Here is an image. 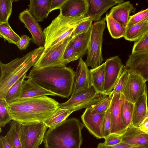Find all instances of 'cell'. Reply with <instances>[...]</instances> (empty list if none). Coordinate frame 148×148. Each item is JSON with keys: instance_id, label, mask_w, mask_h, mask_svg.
<instances>
[{"instance_id": "1", "label": "cell", "mask_w": 148, "mask_h": 148, "mask_svg": "<svg viewBox=\"0 0 148 148\" xmlns=\"http://www.w3.org/2000/svg\"><path fill=\"white\" fill-rule=\"evenodd\" d=\"M59 103L47 96L19 99L8 106L13 120L21 124L44 122L58 108Z\"/></svg>"}, {"instance_id": "2", "label": "cell", "mask_w": 148, "mask_h": 148, "mask_svg": "<svg viewBox=\"0 0 148 148\" xmlns=\"http://www.w3.org/2000/svg\"><path fill=\"white\" fill-rule=\"evenodd\" d=\"M75 73L66 66L33 67L26 77L56 95L69 98L72 94Z\"/></svg>"}, {"instance_id": "3", "label": "cell", "mask_w": 148, "mask_h": 148, "mask_svg": "<svg viewBox=\"0 0 148 148\" xmlns=\"http://www.w3.org/2000/svg\"><path fill=\"white\" fill-rule=\"evenodd\" d=\"M84 126L78 119L72 118L49 128L43 142L45 148H81Z\"/></svg>"}, {"instance_id": "4", "label": "cell", "mask_w": 148, "mask_h": 148, "mask_svg": "<svg viewBox=\"0 0 148 148\" xmlns=\"http://www.w3.org/2000/svg\"><path fill=\"white\" fill-rule=\"evenodd\" d=\"M44 47L36 48L21 57L7 63L0 62V98L5 99L10 87L33 66L44 50Z\"/></svg>"}, {"instance_id": "5", "label": "cell", "mask_w": 148, "mask_h": 148, "mask_svg": "<svg viewBox=\"0 0 148 148\" xmlns=\"http://www.w3.org/2000/svg\"><path fill=\"white\" fill-rule=\"evenodd\" d=\"M90 19L87 14L79 16L67 17L61 13L43 30L47 49L71 36L75 27L79 24Z\"/></svg>"}, {"instance_id": "6", "label": "cell", "mask_w": 148, "mask_h": 148, "mask_svg": "<svg viewBox=\"0 0 148 148\" xmlns=\"http://www.w3.org/2000/svg\"><path fill=\"white\" fill-rule=\"evenodd\" d=\"M106 17L95 22L92 25L87 56L85 62L88 66L94 69L103 61L102 53L103 34L106 27Z\"/></svg>"}, {"instance_id": "7", "label": "cell", "mask_w": 148, "mask_h": 148, "mask_svg": "<svg viewBox=\"0 0 148 148\" xmlns=\"http://www.w3.org/2000/svg\"><path fill=\"white\" fill-rule=\"evenodd\" d=\"M71 39L69 37L64 40L47 49H45L40 57L33 65L36 68L51 66H66L63 59L66 48Z\"/></svg>"}, {"instance_id": "8", "label": "cell", "mask_w": 148, "mask_h": 148, "mask_svg": "<svg viewBox=\"0 0 148 148\" xmlns=\"http://www.w3.org/2000/svg\"><path fill=\"white\" fill-rule=\"evenodd\" d=\"M48 127L44 122L22 124L20 139L22 148H38L43 142Z\"/></svg>"}, {"instance_id": "9", "label": "cell", "mask_w": 148, "mask_h": 148, "mask_svg": "<svg viewBox=\"0 0 148 148\" xmlns=\"http://www.w3.org/2000/svg\"><path fill=\"white\" fill-rule=\"evenodd\" d=\"M105 63L104 92L105 94L109 96L121 76L124 66L117 56L109 58L106 60Z\"/></svg>"}, {"instance_id": "10", "label": "cell", "mask_w": 148, "mask_h": 148, "mask_svg": "<svg viewBox=\"0 0 148 148\" xmlns=\"http://www.w3.org/2000/svg\"><path fill=\"white\" fill-rule=\"evenodd\" d=\"M128 71V78L122 94L125 100L134 104L140 97L147 92L146 85L139 75Z\"/></svg>"}, {"instance_id": "11", "label": "cell", "mask_w": 148, "mask_h": 148, "mask_svg": "<svg viewBox=\"0 0 148 148\" xmlns=\"http://www.w3.org/2000/svg\"><path fill=\"white\" fill-rule=\"evenodd\" d=\"M18 18L31 33L32 41L38 47H44L45 38L43 31L28 9H26L19 13Z\"/></svg>"}, {"instance_id": "12", "label": "cell", "mask_w": 148, "mask_h": 148, "mask_svg": "<svg viewBox=\"0 0 148 148\" xmlns=\"http://www.w3.org/2000/svg\"><path fill=\"white\" fill-rule=\"evenodd\" d=\"M124 100L122 93L115 95L112 99L110 108L111 120L110 134L122 135L127 128L123 123L121 112V105Z\"/></svg>"}, {"instance_id": "13", "label": "cell", "mask_w": 148, "mask_h": 148, "mask_svg": "<svg viewBox=\"0 0 148 148\" xmlns=\"http://www.w3.org/2000/svg\"><path fill=\"white\" fill-rule=\"evenodd\" d=\"M106 112L93 114L88 107L86 108L81 116L84 126L91 134L97 138H103L102 125Z\"/></svg>"}, {"instance_id": "14", "label": "cell", "mask_w": 148, "mask_h": 148, "mask_svg": "<svg viewBox=\"0 0 148 148\" xmlns=\"http://www.w3.org/2000/svg\"><path fill=\"white\" fill-rule=\"evenodd\" d=\"M82 58L79 59L75 73L74 80L71 95L87 88L92 85L90 70Z\"/></svg>"}, {"instance_id": "15", "label": "cell", "mask_w": 148, "mask_h": 148, "mask_svg": "<svg viewBox=\"0 0 148 148\" xmlns=\"http://www.w3.org/2000/svg\"><path fill=\"white\" fill-rule=\"evenodd\" d=\"M121 142L132 146L148 148V133L141 130L139 127L131 126L122 135Z\"/></svg>"}, {"instance_id": "16", "label": "cell", "mask_w": 148, "mask_h": 148, "mask_svg": "<svg viewBox=\"0 0 148 148\" xmlns=\"http://www.w3.org/2000/svg\"><path fill=\"white\" fill-rule=\"evenodd\" d=\"M87 16L92 21H98L103 14L111 7L123 2V0H87Z\"/></svg>"}, {"instance_id": "17", "label": "cell", "mask_w": 148, "mask_h": 148, "mask_svg": "<svg viewBox=\"0 0 148 148\" xmlns=\"http://www.w3.org/2000/svg\"><path fill=\"white\" fill-rule=\"evenodd\" d=\"M102 94L99 93L92 85L86 89L81 90L71 95L66 102L59 103L58 107L63 109H68L92 100Z\"/></svg>"}, {"instance_id": "18", "label": "cell", "mask_w": 148, "mask_h": 148, "mask_svg": "<svg viewBox=\"0 0 148 148\" xmlns=\"http://www.w3.org/2000/svg\"><path fill=\"white\" fill-rule=\"evenodd\" d=\"M88 9L87 0H67L60 10L64 16L75 17L87 14Z\"/></svg>"}, {"instance_id": "19", "label": "cell", "mask_w": 148, "mask_h": 148, "mask_svg": "<svg viewBox=\"0 0 148 148\" xmlns=\"http://www.w3.org/2000/svg\"><path fill=\"white\" fill-rule=\"evenodd\" d=\"M56 96L53 93L47 90L28 79L24 80L21 88L19 99L47 95Z\"/></svg>"}, {"instance_id": "20", "label": "cell", "mask_w": 148, "mask_h": 148, "mask_svg": "<svg viewBox=\"0 0 148 148\" xmlns=\"http://www.w3.org/2000/svg\"><path fill=\"white\" fill-rule=\"evenodd\" d=\"M147 92L140 97L134 104L131 125L139 127L148 116Z\"/></svg>"}, {"instance_id": "21", "label": "cell", "mask_w": 148, "mask_h": 148, "mask_svg": "<svg viewBox=\"0 0 148 148\" xmlns=\"http://www.w3.org/2000/svg\"><path fill=\"white\" fill-rule=\"evenodd\" d=\"M133 8V5L130 1H126L112 8L109 15L126 29L130 15Z\"/></svg>"}, {"instance_id": "22", "label": "cell", "mask_w": 148, "mask_h": 148, "mask_svg": "<svg viewBox=\"0 0 148 148\" xmlns=\"http://www.w3.org/2000/svg\"><path fill=\"white\" fill-rule=\"evenodd\" d=\"M51 0H30L28 10L38 22L46 18L49 13Z\"/></svg>"}, {"instance_id": "23", "label": "cell", "mask_w": 148, "mask_h": 148, "mask_svg": "<svg viewBox=\"0 0 148 148\" xmlns=\"http://www.w3.org/2000/svg\"><path fill=\"white\" fill-rule=\"evenodd\" d=\"M148 65V50L132 52L126 63V69L135 72Z\"/></svg>"}, {"instance_id": "24", "label": "cell", "mask_w": 148, "mask_h": 148, "mask_svg": "<svg viewBox=\"0 0 148 148\" xmlns=\"http://www.w3.org/2000/svg\"><path fill=\"white\" fill-rule=\"evenodd\" d=\"M148 33V18L127 28L123 36L130 41H135Z\"/></svg>"}, {"instance_id": "25", "label": "cell", "mask_w": 148, "mask_h": 148, "mask_svg": "<svg viewBox=\"0 0 148 148\" xmlns=\"http://www.w3.org/2000/svg\"><path fill=\"white\" fill-rule=\"evenodd\" d=\"M105 66L104 62L97 67L90 70L92 85L99 93L103 94H105L104 92Z\"/></svg>"}, {"instance_id": "26", "label": "cell", "mask_w": 148, "mask_h": 148, "mask_svg": "<svg viewBox=\"0 0 148 148\" xmlns=\"http://www.w3.org/2000/svg\"><path fill=\"white\" fill-rule=\"evenodd\" d=\"M21 124L13 120L10 124L9 130L3 136L5 140L12 148H22L20 134Z\"/></svg>"}, {"instance_id": "27", "label": "cell", "mask_w": 148, "mask_h": 148, "mask_svg": "<svg viewBox=\"0 0 148 148\" xmlns=\"http://www.w3.org/2000/svg\"><path fill=\"white\" fill-rule=\"evenodd\" d=\"M90 31L91 28L88 31L71 38L74 49L79 58L87 52Z\"/></svg>"}, {"instance_id": "28", "label": "cell", "mask_w": 148, "mask_h": 148, "mask_svg": "<svg viewBox=\"0 0 148 148\" xmlns=\"http://www.w3.org/2000/svg\"><path fill=\"white\" fill-rule=\"evenodd\" d=\"M106 18L107 27L112 37L115 39L123 37L126 28L113 19L109 14H106Z\"/></svg>"}, {"instance_id": "29", "label": "cell", "mask_w": 148, "mask_h": 148, "mask_svg": "<svg viewBox=\"0 0 148 148\" xmlns=\"http://www.w3.org/2000/svg\"><path fill=\"white\" fill-rule=\"evenodd\" d=\"M26 73L17 80L10 88L5 99L8 104L19 99L23 82L26 78Z\"/></svg>"}, {"instance_id": "30", "label": "cell", "mask_w": 148, "mask_h": 148, "mask_svg": "<svg viewBox=\"0 0 148 148\" xmlns=\"http://www.w3.org/2000/svg\"><path fill=\"white\" fill-rule=\"evenodd\" d=\"M0 37L8 42L15 45L19 41L20 37L12 29L9 24H0Z\"/></svg>"}, {"instance_id": "31", "label": "cell", "mask_w": 148, "mask_h": 148, "mask_svg": "<svg viewBox=\"0 0 148 148\" xmlns=\"http://www.w3.org/2000/svg\"><path fill=\"white\" fill-rule=\"evenodd\" d=\"M134 104L125 100L121 103L120 109L122 121L127 127L131 125Z\"/></svg>"}, {"instance_id": "32", "label": "cell", "mask_w": 148, "mask_h": 148, "mask_svg": "<svg viewBox=\"0 0 148 148\" xmlns=\"http://www.w3.org/2000/svg\"><path fill=\"white\" fill-rule=\"evenodd\" d=\"M14 0H0V24H9L8 19L12 14Z\"/></svg>"}, {"instance_id": "33", "label": "cell", "mask_w": 148, "mask_h": 148, "mask_svg": "<svg viewBox=\"0 0 148 148\" xmlns=\"http://www.w3.org/2000/svg\"><path fill=\"white\" fill-rule=\"evenodd\" d=\"M128 74L129 71L124 66L121 76L113 90L108 96L111 100L115 95L119 93L122 94L128 78Z\"/></svg>"}, {"instance_id": "34", "label": "cell", "mask_w": 148, "mask_h": 148, "mask_svg": "<svg viewBox=\"0 0 148 148\" xmlns=\"http://www.w3.org/2000/svg\"><path fill=\"white\" fill-rule=\"evenodd\" d=\"M111 100L106 95L101 100L89 107L91 112L96 114L106 112L110 107Z\"/></svg>"}, {"instance_id": "35", "label": "cell", "mask_w": 148, "mask_h": 148, "mask_svg": "<svg viewBox=\"0 0 148 148\" xmlns=\"http://www.w3.org/2000/svg\"><path fill=\"white\" fill-rule=\"evenodd\" d=\"M8 104L3 98H0V126L4 127L11 120L8 108Z\"/></svg>"}, {"instance_id": "36", "label": "cell", "mask_w": 148, "mask_h": 148, "mask_svg": "<svg viewBox=\"0 0 148 148\" xmlns=\"http://www.w3.org/2000/svg\"><path fill=\"white\" fill-rule=\"evenodd\" d=\"M79 59L74 49L71 38V39L66 46L64 52V61L67 65L71 62Z\"/></svg>"}, {"instance_id": "37", "label": "cell", "mask_w": 148, "mask_h": 148, "mask_svg": "<svg viewBox=\"0 0 148 148\" xmlns=\"http://www.w3.org/2000/svg\"><path fill=\"white\" fill-rule=\"evenodd\" d=\"M148 18V8L130 16L126 29L130 26Z\"/></svg>"}, {"instance_id": "38", "label": "cell", "mask_w": 148, "mask_h": 148, "mask_svg": "<svg viewBox=\"0 0 148 148\" xmlns=\"http://www.w3.org/2000/svg\"><path fill=\"white\" fill-rule=\"evenodd\" d=\"M147 50H148V33L135 42L132 52Z\"/></svg>"}, {"instance_id": "39", "label": "cell", "mask_w": 148, "mask_h": 148, "mask_svg": "<svg viewBox=\"0 0 148 148\" xmlns=\"http://www.w3.org/2000/svg\"><path fill=\"white\" fill-rule=\"evenodd\" d=\"M92 21L90 19L83 22L78 25L75 28L71 36L72 38L76 36L86 32L91 28Z\"/></svg>"}, {"instance_id": "40", "label": "cell", "mask_w": 148, "mask_h": 148, "mask_svg": "<svg viewBox=\"0 0 148 148\" xmlns=\"http://www.w3.org/2000/svg\"><path fill=\"white\" fill-rule=\"evenodd\" d=\"M110 108L106 112L103 124L102 130L104 138L110 134L111 120Z\"/></svg>"}, {"instance_id": "41", "label": "cell", "mask_w": 148, "mask_h": 148, "mask_svg": "<svg viewBox=\"0 0 148 148\" xmlns=\"http://www.w3.org/2000/svg\"><path fill=\"white\" fill-rule=\"evenodd\" d=\"M103 143L107 145H113L118 144L122 140V135L110 134L106 137Z\"/></svg>"}, {"instance_id": "42", "label": "cell", "mask_w": 148, "mask_h": 148, "mask_svg": "<svg viewBox=\"0 0 148 148\" xmlns=\"http://www.w3.org/2000/svg\"><path fill=\"white\" fill-rule=\"evenodd\" d=\"M31 40V38L29 36L25 34L23 35L16 45L20 50H25L29 46L30 41Z\"/></svg>"}, {"instance_id": "43", "label": "cell", "mask_w": 148, "mask_h": 148, "mask_svg": "<svg viewBox=\"0 0 148 148\" xmlns=\"http://www.w3.org/2000/svg\"><path fill=\"white\" fill-rule=\"evenodd\" d=\"M131 147V145L126 143L121 142L120 143L113 145H107L103 143H99L97 148H128Z\"/></svg>"}, {"instance_id": "44", "label": "cell", "mask_w": 148, "mask_h": 148, "mask_svg": "<svg viewBox=\"0 0 148 148\" xmlns=\"http://www.w3.org/2000/svg\"><path fill=\"white\" fill-rule=\"evenodd\" d=\"M67 0H51L49 12L54 10H60L64 3Z\"/></svg>"}, {"instance_id": "45", "label": "cell", "mask_w": 148, "mask_h": 148, "mask_svg": "<svg viewBox=\"0 0 148 148\" xmlns=\"http://www.w3.org/2000/svg\"><path fill=\"white\" fill-rule=\"evenodd\" d=\"M134 72L139 75L145 82L148 81V65Z\"/></svg>"}, {"instance_id": "46", "label": "cell", "mask_w": 148, "mask_h": 148, "mask_svg": "<svg viewBox=\"0 0 148 148\" xmlns=\"http://www.w3.org/2000/svg\"><path fill=\"white\" fill-rule=\"evenodd\" d=\"M139 127L141 130L148 133V116L143 121Z\"/></svg>"}, {"instance_id": "47", "label": "cell", "mask_w": 148, "mask_h": 148, "mask_svg": "<svg viewBox=\"0 0 148 148\" xmlns=\"http://www.w3.org/2000/svg\"><path fill=\"white\" fill-rule=\"evenodd\" d=\"M0 148H12L4 139L3 136L0 138Z\"/></svg>"}, {"instance_id": "48", "label": "cell", "mask_w": 148, "mask_h": 148, "mask_svg": "<svg viewBox=\"0 0 148 148\" xmlns=\"http://www.w3.org/2000/svg\"><path fill=\"white\" fill-rule=\"evenodd\" d=\"M128 148H145L144 147H137V146H132Z\"/></svg>"}, {"instance_id": "49", "label": "cell", "mask_w": 148, "mask_h": 148, "mask_svg": "<svg viewBox=\"0 0 148 148\" xmlns=\"http://www.w3.org/2000/svg\"><path fill=\"white\" fill-rule=\"evenodd\" d=\"M38 148H39V147H38Z\"/></svg>"}]
</instances>
